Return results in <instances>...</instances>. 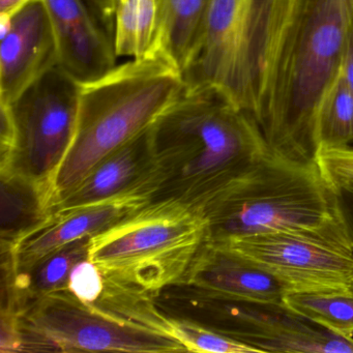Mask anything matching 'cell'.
<instances>
[{
  "instance_id": "cell-18",
  "label": "cell",
  "mask_w": 353,
  "mask_h": 353,
  "mask_svg": "<svg viewBox=\"0 0 353 353\" xmlns=\"http://www.w3.org/2000/svg\"><path fill=\"white\" fill-rule=\"evenodd\" d=\"M159 8V0H117L113 41L117 57L137 59L152 52Z\"/></svg>"
},
{
  "instance_id": "cell-14",
  "label": "cell",
  "mask_w": 353,
  "mask_h": 353,
  "mask_svg": "<svg viewBox=\"0 0 353 353\" xmlns=\"http://www.w3.org/2000/svg\"><path fill=\"white\" fill-rule=\"evenodd\" d=\"M150 131L103 159L57 201L51 212L81 208L125 194L145 193L152 199L157 168Z\"/></svg>"
},
{
  "instance_id": "cell-19",
  "label": "cell",
  "mask_w": 353,
  "mask_h": 353,
  "mask_svg": "<svg viewBox=\"0 0 353 353\" xmlns=\"http://www.w3.org/2000/svg\"><path fill=\"white\" fill-rule=\"evenodd\" d=\"M283 303L301 317L346 339H353V288L287 292Z\"/></svg>"
},
{
  "instance_id": "cell-4",
  "label": "cell",
  "mask_w": 353,
  "mask_h": 353,
  "mask_svg": "<svg viewBox=\"0 0 353 353\" xmlns=\"http://www.w3.org/2000/svg\"><path fill=\"white\" fill-rule=\"evenodd\" d=\"M294 0H210L181 70L185 92L214 90L257 117L283 26Z\"/></svg>"
},
{
  "instance_id": "cell-1",
  "label": "cell",
  "mask_w": 353,
  "mask_h": 353,
  "mask_svg": "<svg viewBox=\"0 0 353 353\" xmlns=\"http://www.w3.org/2000/svg\"><path fill=\"white\" fill-rule=\"evenodd\" d=\"M150 134V200H176L203 214L272 152L256 119L214 90L183 92Z\"/></svg>"
},
{
  "instance_id": "cell-17",
  "label": "cell",
  "mask_w": 353,
  "mask_h": 353,
  "mask_svg": "<svg viewBox=\"0 0 353 353\" xmlns=\"http://www.w3.org/2000/svg\"><path fill=\"white\" fill-rule=\"evenodd\" d=\"M210 0H159V28L152 50L183 70L197 39Z\"/></svg>"
},
{
  "instance_id": "cell-2",
  "label": "cell",
  "mask_w": 353,
  "mask_h": 353,
  "mask_svg": "<svg viewBox=\"0 0 353 353\" xmlns=\"http://www.w3.org/2000/svg\"><path fill=\"white\" fill-rule=\"evenodd\" d=\"M352 20L353 0H294L256 117L274 154L315 161L318 108L340 73Z\"/></svg>"
},
{
  "instance_id": "cell-28",
  "label": "cell",
  "mask_w": 353,
  "mask_h": 353,
  "mask_svg": "<svg viewBox=\"0 0 353 353\" xmlns=\"http://www.w3.org/2000/svg\"><path fill=\"white\" fill-rule=\"evenodd\" d=\"M351 286H352V288H353V278H352V282H351Z\"/></svg>"
},
{
  "instance_id": "cell-23",
  "label": "cell",
  "mask_w": 353,
  "mask_h": 353,
  "mask_svg": "<svg viewBox=\"0 0 353 353\" xmlns=\"http://www.w3.org/2000/svg\"><path fill=\"white\" fill-rule=\"evenodd\" d=\"M315 162L330 185L353 181V148L351 146L318 148Z\"/></svg>"
},
{
  "instance_id": "cell-12",
  "label": "cell",
  "mask_w": 353,
  "mask_h": 353,
  "mask_svg": "<svg viewBox=\"0 0 353 353\" xmlns=\"http://www.w3.org/2000/svg\"><path fill=\"white\" fill-rule=\"evenodd\" d=\"M150 201L148 194L131 193L81 208L51 212L46 220L17 241L1 245L3 259L15 270L28 268L68 243L106 230Z\"/></svg>"
},
{
  "instance_id": "cell-15",
  "label": "cell",
  "mask_w": 353,
  "mask_h": 353,
  "mask_svg": "<svg viewBox=\"0 0 353 353\" xmlns=\"http://www.w3.org/2000/svg\"><path fill=\"white\" fill-rule=\"evenodd\" d=\"M179 283L193 285L216 296L257 303H283L288 292L272 274L228 250L208 243Z\"/></svg>"
},
{
  "instance_id": "cell-20",
  "label": "cell",
  "mask_w": 353,
  "mask_h": 353,
  "mask_svg": "<svg viewBox=\"0 0 353 353\" xmlns=\"http://www.w3.org/2000/svg\"><path fill=\"white\" fill-rule=\"evenodd\" d=\"M315 138L317 150L353 143V94L340 73L320 103Z\"/></svg>"
},
{
  "instance_id": "cell-7",
  "label": "cell",
  "mask_w": 353,
  "mask_h": 353,
  "mask_svg": "<svg viewBox=\"0 0 353 353\" xmlns=\"http://www.w3.org/2000/svg\"><path fill=\"white\" fill-rule=\"evenodd\" d=\"M154 299L164 313L192 320L259 353H353V339L332 334L283 303L225 299L187 283L166 287Z\"/></svg>"
},
{
  "instance_id": "cell-9",
  "label": "cell",
  "mask_w": 353,
  "mask_h": 353,
  "mask_svg": "<svg viewBox=\"0 0 353 353\" xmlns=\"http://www.w3.org/2000/svg\"><path fill=\"white\" fill-rule=\"evenodd\" d=\"M210 245L228 250L272 274L288 292L352 287V241L336 210L317 224Z\"/></svg>"
},
{
  "instance_id": "cell-3",
  "label": "cell",
  "mask_w": 353,
  "mask_h": 353,
  "mask_svg": "<svg viewBox=\"0 0 353 353\" xmlns=\"http://www.w3.org/2000/svg\"><path fill=\"white\" fill-rule=\"evenodd\" d=\"M185 90L181 70L159 50L80 83L75 135L53 181L50 212L103 159L152 129Z\"/></svg>"
},
{
  "instance_id": "cell-8",
  "label": "cell",
  "mask_w": 353,
  "mask_h": 353,
  "mask_svg": "<svg viewBox=\"0 0 353 353\" xmlns=\"http://www.w3.org/2000/svg\"><path fill=\"white\" fill-rule=\"evenodd\" d=\"M16 323L20 351L187 352L171 334L83 303L67 289L28 303Z\"/></svg>"
},
{
  "instance_id": "cell-24",
  "label": "cell",
  "mask_w": 353,
  "mask_h": 353,
  "mask_svg": "<svg viewBox=\"0 0 353 353\" xmlns=\"http://www.w3.org/2000/svg\"><path fill=\"white\" fill-rule=\"evenodd\" d=\"M334 192L336 210L353 245V181L330 185Z\"/></svg>"
},
{
  "instance_id": "cell-26",
  "label": "cell",
  "mask_w": 353,
  "mask_h": 353,
  "mask_svg": "<svg viewBox=\"0 0 353 353\" xmlns=\"http://www.w3.org/2000/svg\"><path fill=\"white\" fill-rule=\"evenodd\" d=\"M99 17L106 24L107 28L113 32L114 30L115 8L117 0H88ZM113 34V32H112Z\"/></svg>"
},
{
  "instance_id": "cell-11",
  "label": "cell",
  "mask_w": 353,
  "mask_h": 353,
  "mask_svg": "<svg viewBox=\"0 0 353 353\" xmlns=\"http://www.w3.org/2000/svg\"><path fill=\"white\" fill-rule=\"evenodd\" d=\"M0 105L14 104L45 74L59 67L57 40L44 0H28L0 17Z\"/></svg>"
},
{
  "instance_id": "cell-13",
  "label": "cell",
  "mask_w": 353,
  "mask_h": 353,
  "mask_svg": "<svg viewBox=\"0 0 353 353\" xmlns=\"http://www.w3.org/2000/svg\"><path fill=\"white\" fill-rule=\"evenodd\" d=\"M59 52V67L79 83L117 67L113 34L88 0H44Z\"/></svg>"
},
{
  "instance_id": "cell-27",
  "label": "cell",
  "mask_w": 353,
  "mask_h": 353,
  "mask_svg": "<svg viewBox=\"0 0 353 353\" xmlns=\"http://www.w3.org/2000/svg\"><path fill=\"white\" fill-rule=\"evenodd\" d=\"M28 0H0V17H10Z\"/></svg>"
},
{
  "instance_id": "cell-16",
  "label": "cell",
  "mask_w": 353,
  "mask_h": 353,
  "mask_svg": "<svg viewBox=\"0 0 353 353\" xmlns=\"http://www.w3.org/2000/svg\"><path fill=\"white\" fill-rule=\"evenodd\" d=\"M0 179L1 245H9L46 220L50 203L42 188L21 175L11 173Z\"/></svg>"
},
{
  "instance_id": "cell-10",
  "label": "cell",
  "mask_w": 353,
  "mask_h": 353,
  "mask_svg": "<svg viewBox=\"0 0 353 353\" xmlns=\"http://www.w3.org/2000/svg\"><path fill=\"white\" fill-rule=\"evenodd\" d=\"M80 83L59 67L45 74L10 106L14 144L0 175H21L51 189L67 157L77 125Z\"/></svg>"
},
{
  "instance_id": "cell-5",
  "label": "cell",
  "mask_w": 353,
  "mask_h": 353,
  "mask_svg": "<svg viewBox=\"0 0 353 353\" xmlns=\"http://www.w3.org/2000/svg\"><path fill=\"white\" fill-rule=\"evenodd\" d=\"M206 241L203 212L150 200L90 237L88 258L111 281L157 295L183 280Z\"/></svg>"
},
{
  "instance_id": "cell-22",
  "label": "cell",
  "mask_w": 353,
  "mask_h": 353,
  "mask_svg": "<svg viewBox=\"0 0 353 353\" xmlns=\"http://www.w3.org/2000/svg\"><path fill=\"white\" fill-rule=\"evenodd\" d=\"M105 274L88 258L76 264L72 270L67 290L85 303H94L105 287Z\"/></svg>"
},
{
  "instance_id": "cell-6",
  "label": "cell",
  "mask_w": 353,
  "mask_h": 353,
  "mask_svg": "<svg viewBox=\"0 0 353 353\" xmlns=\"http://www.w3.org/2000/svg\"><path fill=\"white\" fill-rule=\"evenodd\" d=\"M336 212L315 161L270 152L204 212L206 243L317 224Z\"/></svg>"
},
{
  "instance_id": "cell-25",
  "label": "cell",
  "mask_w": 353,
  "mask_h": 353,
  "mask_svg": "<svg viewBox=\"0 0 353 353\" xmlns=\"http://www.w3.org/2000/svg\"><path fill=\"white\" fill-rule=\"evenodd\" d=\"M340 74L353 94V20L349 28L341 61Z\"/></svg>"
},
{
  "instance_id": "cell-21",
  "label": "cell",
  "mask_w": 353,
  "mask_h": 353,
  "mask_svg": "<svg viewBox=\"0 0 353 353\" xmlns=\"http://www.w3.org/2000/svg\"><path fill=\"white\" fill-rule=\"evenodd\" d=\"M164 314L169 332L185 347L187 352L259 353L254 347L228 338L192 320Z\"/></svg>"
}]
</instances>
